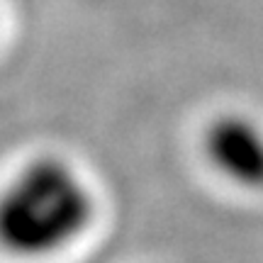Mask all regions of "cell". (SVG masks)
Masks as SVG:
<instances>
[{
    "mask_svg": "<svg viewBox=\"0 0 263 263\" xmlns=\"http://www.w3.org/2000/svg\"><path fill=\"white\" fill-rule=\"evenodd\" d=\"M205 154L229 183L263 188V127L246 115H219L205 134Z\"/></svg>",
    "mask_w": 263,
    "mask_h": 263,
    "instance_id": "obj_2",
    "label": "cell"
},
{
    "mask_svg": "<svg viewBox=\"0 0 263 263\" xmlns=\"http://www.w3.org/2000/svg\"><path fill=\"white\" fill-rule=\"evenodd\" d=\"M93 217V197L66 161L27 163L0 190V249L42 258L73 244Z\"/></svg>",
    "mask_w": 263,
    "mask_h": 263,
    "instance_id": "obj_1",
    "label": "cell"
}]
</instances>
